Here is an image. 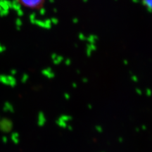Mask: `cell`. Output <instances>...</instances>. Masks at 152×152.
<instances>
[{"mask_svg":"<svg viewBox=\"0 0 152 152\" xmlns=\"http://www.w3.org/2000/svg\"><path fill=\"white\" fill-rule=\"evenodd\" d=\"M23 6L29 8H35L40 4L42 0H17Z\"/></svg>","mask_w":152,"mask_h":152,"instance_id":"6da1fadb","label":"cell"}]
</instances>
